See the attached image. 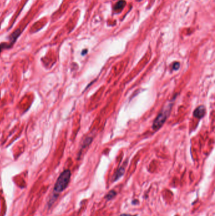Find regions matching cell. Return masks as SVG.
Masks as SVG:
<instances>
[{"label": "cell", "mask_w": 215, "mask_h": 216, "mask_svg": "<svg viewBox=\"0 0 215 216\" xmlns=\"http://www.w3.org/2000/svg\"><path fill=\"white\" fill-rule=\"evenodd\" d=\"M71 174V171L68 169L64 171L60 174L56 181L54 188V194L58 195L59 193L62 192L63 190L66 188L69 183V181H70Z\"/></svg>", "instance_id": "6da1fadb"}, {"label": "cell", "mask_w": 215, "mask_h": 216, "mask_svg": "<svg viewBox=\"0 0 215 216\" xmlns=\"http://www.w3.org/2000/svg\"><path fill=\"white\" fill-rule=\"evenodd\" d=\"M170 108L165 109L162 113H160L159 116L157 117L155 120L154 121L153 124V129L155 130H157L160 129L163 126L164 123L165 122L167 117H168L170 113Z\"/></svg>", "instance_id": "7a4b0ae2"}, {"label": "cell", "mask_w": 215, "mask_h": 216, "mask_svg": "<svg viewBox=\"0 0 215 216\" xmlns=\"http://www.w3.org/2000/svg\"><path fill=\"white\" fill-rule=\"evenodd\" d=\"M205 112H206V109H205L204 106H199L194 111V116L197 117V118L201 119L204 116Z\"/></svg>", "instance_id": "3957f363"}, {"label": "cell", "mask_w": 215, "mask_h": 216, "mask_svg": "<svg viewBox=\"0 0 215 216\" xmlns=\"http://www.w3.org/2000/svg\"><path fill=\"white\" fill-rule=\"evenodd\" d=\"M124 169L123 167H120L119 169L116 171V173H115L114 175V177H113V181H114V182H116V181L118 180L119 178H120L123 174H124Z\"/></svg>", "instance_id": "277c9868"}, {"label": "cell", "mask_w": 215, "mask_h": 216, "mask_svg": "<svg viewBox=\"0 0 215 216\" xmlns=\"http://www.w3.org/2000/svg\"><path fill=\"white\" fill-rule=\"evenodd\" d=\"M20 32H21L20 30V29H18V30H15L13 33H12V34H11V36H10L11 45V44H13V43L15 42L16 40H17V39L18 37V36H20Z\"/></svg>", "instance_id": "5b68a950"}, {"label": "cell", "mask_w": 215, "mask_h": 216, "mask_svg": "<svg viewBox=\"0 0 215 216\" xmlns=\"http://www.w3.org/2000/svg\"><path fill=\"white\" fill-rule=\"evenodd\" d=\"M125 4H126V2L124 1H122V0H121V1H119L118 3H116V5L114 7V9L116 11L119 10V9H122L123 8H124Z\"/></svg>", "instance_id": "8992f818"}, {"label": "cell", "mask_w": 215, "mask_h": 216, "mask_svg": "<svg viewBox=\"0 0 215 216\" xmlns=\"http://www.w3.org/2000/svg\"><path fill=\"white\" fill-rule=\"evenodd\" d=\"M116 192L115 191H114V190H111V191L109 192L108 194H107L106 196H105V198L107 200H112L114 197H115V196L116 195Z\"/></svg>", "instance_id": "52a82bcc"}, {"label": "cell", "mask_w": 215, "mask_h": 216, "mask_svg": "<svg viewBox=\"0 0 215 216\" xmlns=\"http://www.w3.org/2000/svg\"><path fill=\"white\" fill-rule=\"evenodd\" d=\"M179 67H180V64L179 63H175L173 65V69L175 70H177L179 68Z\"/></svg>", "instance_id": "ba28073f"}, {"label": "cell", "mask_w": 215, "mask_h": 216, "mask_svg": "<svg viewBox=\"0 0 215 216\" xmlns=\"http://www.w3.org/2000/svg\"><path fill=\"white\" fill-rule=\"evenodd\" d=\"M120 216H137V215H130V214H121Z\"/></svg>", "instance_id": "9c48e42d"}]
</instances>
